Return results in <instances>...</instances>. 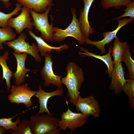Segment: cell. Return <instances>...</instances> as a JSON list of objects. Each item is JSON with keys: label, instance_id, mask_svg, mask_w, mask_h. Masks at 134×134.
Listing matches in <instances>:
<instances>
[{"label": "cell", "instance_id": "22", "mask_svg": "<svg viewBox=\"0 0 134 134\" xmlns=\"http://www.w3.org/2000/svg\"><path fill=\"white\" fill-rule=\"evenodd\" d=\"M122 60L127 67L129 78L134 79V61L131 57L130 46L125 50L122 57Z\"/></svg>", "mask_w": 134, "mask_h": 134}, {"label": "cell", "instance_id": "20", "mask_svg": "<svg viewBox=\"0 0 134 134\" xmlns=\"http://www.w3.org/2000/svg\"><path fill=\"white\" fill-rule=\"evenodd\" d=\"M8 56V52L7 51L5 52L2 55L0 56V65L2 70V79L5 80L8 92H9L11 86L10 81L13 75L12 72L9 69L6 62V60L9 59Z\"/></svg>", "mask_w": 134, "mask_h": 134}, {"label": "cell", "instance_id": "18", "mask_svg": "<svg viewBox=\"0 0 134 134\" xmlns=\"http://www.w3.org/2000/svg\"><path fill=\"white\" fill-rule=\"evenodd\" d=\"M80 50L84 52L79 51L78 53L81 56H89L93 57L99 59L102 61L106 65L107 68V74L110 78L112 71L114 67V64L111 56L112 46L109 47L108 53L104 55H100L90 52L86 49L83 47L80 48Z\"/></svg>", "mask_w": 134, "mask_h": 134}, {"label": "cell", "instance_id": "5", "mask_svg": "<svg viewBox=\"0 0 134 134\" xmlns=\"http://www.w3.org/2000/svg\"><path fill=\"white\" fill-rule=\"evenodd\" d=\"M65 99L67 110L61 115V120L59 121L58 127L61 130L65 131L68 129L72 132L76 129L81 127L85 124L90 115L72 111L69 109L67 101Z\"/></svg>", "mask_w": 134, "mask_h": 134}, {"label": "cell", "instance_id": "16", "mask_svg": "<svg viewBox=\"0 0 134 134\" xmlns=\"http://www.w3.org/2000/svg\"><path fill=\"white\" fill-rule=\"evenodd\" d=\"M30 35L35 40L37 45L39 52L41 55L44 56L47 53H51L53 52V50H55L57 52L65 49H67L68 47V46L66 44L62 45L58 47L51 46L47 44L41 37L37 36L30 30H27Z\"/></svg>", "mask_w": 134, "mask_h": 134}, {"label": "cell", "instance_id": "17", "mask_svg": "<svg viewBox=\"0 0 134 134\" xmlns=\"http://www.w3.org/2000/svg\"><path fill=\"white\" fill-rule=\"evenodd\" d=\"M17 1L23 7L40 13L44 12L48 7L53 5L52 0H17Z\"/></svg>", "mask_w": 134, "mask_h": 134}, {"label": "cell", "instance_id": "27", "mask_svg": "<svg viewBox=\"0 0 134 134\" xmlns=\"http://www.w3.org/2000/svg\"><path fill=\"white\" fill-rule=\"evenodd\" d=\"M13 117L0 119V126L3 127L6 131L9 130H16L21 121L20 118L18 117L15 122H12V120Z\"/></svg>", "mask_w": 134, "mask_h": 134}, {"label": "cell", "instance_id": "12", "mask_svg": "<svg viewBox=\"0 0 134 134\" xmlns=\"http://www.w3.org/2000/svg\"><path fill=\"white\" fill-rule=\"evenodd\" d=\"M110 78V89L113 91L115 94H120L126 80L125 78L124 69L121 62L114 65Z\"/></svg>", "mask_w": 134, "mask_h": 134}, {"label": "cell", "instance_id": "1", "mask_svg": "<svg viewBox=\"0 0 134 134\" xmlns=\"http://www.w3.org/2000/svg\"><path fill=\"white\" fill-rule=\"evenodd\" d=\"M66 70L67 75L62 78V81L67 88V95L70 102L75 106L84 82V72L80 67L72 62L67 64Z\"/></svg>", "mask_w": 134, "mask_h": 134}, {"label": "cell", "instance_id": "11", "mask_svg": "<svg viewBox=\"0 0 134 134\" xmlns=\"http://www.w3.org/2000/svg\"><path fill=\"white\" fill-rule=\"evenodd\" d=\"M21 13L15 18L12 17L7 22L8 27L14 28L16 32L20 34L25 28L32 30L34 24L31 22L32 18L30 17V9L23 7Z\"/></svg>", "mask_w": 134, "mask_h": 134}, {"label": "cell", "instance_id": "15", "mask_svg": "<svg viewBox=\"0 0 134 134\" xmlns=\"http://www.w3.org/2000/svg\"><path fill=\"white\" fill-rule=\"evenodd\" d=\"M11 52L14 56L17 64L16 70L13 74L15 79V84L20 85L24 83L26 74L31 71L30 69L26 68L25 67V61L28 54L25 53L18 54Z\"/></svg>", "mask_w": 134, "mask_h": 134}, {"label": "cell", "instance_id": "26", "mask_svg": "<svg viewBox=\"0 0 134 134\" xmlns=\"http://www.w3.org/2000/svg\"><path fill=\"white\" fill-rule=\"evenodd\" d=\"M11 134H33L30 128V120H22L15 130H10Z\"/></svg>", "mask_w": 134, "mask_h": 134}, {"label": "cell", "instance_id": "28", "mask_svg": "<svg viewBox=\"0 0 134 134\" xmlns=\"http://www.w3.org/2000/svg\"><path fill=\"white\" fill-rule=\"evenodd\" d=\"M126 8L122 11H125L123 14L114 18L113 20H117L126 17H129L130 18H134V1H132L126 6Z\"/></svg>", "mask_w": 134, "mask_h": 134}, {"label": "cell", "instance_id": "31", "mask_svg": "<svg viewBox=\"0 0 134 134\" xmlns=\"http://www.w3.org/2000/svg\"><path fill=\"white\" fill-rule=\"evenodd\" d=\"M132 0V1H134V0Z\"/></svg>", "mask_w": 134, "mask_h": 134}, {"label": "cell", "instance_id": "24", "mask_svg": "<svg viewBox=\"0 0 134 134\" xmlns=\"http://www.w3.org/2000/svg\"><path fill=\"white\" fill-rule=\"evenodd\" d=\"M16 6L14 9L9 13L6 14L0 11V27H8L7 22L9 19L13 15H18V12L21 10L22 5L20 3L18 2L16 3Z\"/></svg>", "mask_w": 134, "mask_h": 134}, {"label": "cell", "instance_id": "4", "mask_svg": "<svg viewBox=\"0 0 134 134\" xmlns=\"http://www.w3.org/2000/svg\"><path fill=\"white\" fill-rule=\"evenodd\" d=\"M51 7H48L42 13H38L32 9H30V13L33 21L34 26L40 32V37L44 40L48 42H53L54 40L53 27L52 24H49L48 19V14Z\"/></svg>", "mask_w": 134, "mask_h": 134}, {"label": "cell", "instance_id": "10", "mask_svg": "<svg viewBox=\"0 0 134 134\" xmlns=\"http://www.w3.org/2000/svg\"><path fill=\"white\" fill-rule=\"evenodd\" d=\"M118 22V25L117 27L112 31L105 32L103 33L104 38L101 40L97 41H93L89 38L85 39V43L87 44L95 45L100 50L102 54L106 52L105 47L106 44L108 45L109 43L116 36V34L121 28L124 26L133 21L134 19L130 18L121 19H120L117 20Z\"/></svg>", "mask_w": 134, "mask_h": 134}, {"label": "cell", "instance_id": "2", "mask_svg": "<svg viewBox=\"0 0 134 134\" xmlns=\"http://www.w3.org/2000/svg\"><path fill=\"white\" fill-rule=\"evenodd\" d=\"M60 119L52 114L34 115L30 118V128L33 134H59L58 127Z\"/></svg>", "mask_w": 134, "mask_h": 134}, {"label": "cell", "instance_id": "13", "mask_svg": "<svg viewBox=\"0 0 134 134\" xmlns=\"http://www.w3.org/2000/svg\"><path fill=\"white\" fill-rule=\"evenodd\" d=\"M63 94L62 88H58L54 91L48 92H45L41 86L39 85L38 90L36 91L35 95L38 99L40 105L39 109L37 115H39L44 112L49 115L52 114L47 108V103L49 99L54 96H63Z\"/></svg>", "mask_w": 134, "mask_h": 134}, {"label": "cell", "instance_id": "19", "mask_svg": "<svg viewBox=\"0 0 134 134\" xmlns=\"http://www.w3.org/2000/svg\"><path fill=\"white\" fill-rule=\"evenodd\" d=\"M111 55L113 58L114 65H116L122 61V57L126 49L129 46L127 42L120 41L119 37L116 36L113 43Z\"/></svg>", "mask_w": 134, "mask_h": 134}, {"label": "cell", "instance_id": "25", "mask_svg": "<svg viewBox=\"0 0 134 134\" xmlns=\"http://www.w3.org/2000/svg\"><path fill=\"white\" fill-rule=\"evenodd\" d=\"M132 1V0H100V3L104 9H108L112 7L118 9L122 6H126Z\"/></svg>", "mask_w": 134, "mask_h": 134}, {"label": "cell", "instance_id": "3", "mask_svg": "<svg viewBox=\"0 0 134 134\" xmlns=\"http://www.w3.org/2000/svg\"><path fill=\"white\" fill-rule=\"evenodd\" d=\"M73 18L71 23L65 29L62 30L58 28L53 27L54 40L58 42L63 41L68 36L73 37L77 40L81 45L85 43V38L80 27L79 21L77 19L76 10L74 8L71 9Z\"/></svg>", "mask_w": 134, "mask_h": 134}, {"label": "cell", "instance_id": "30", "mask_svg": "<svg viewBox=\"0 0 134 134\" xmlns=\"http://www.w3.org/2000/svg\"><path fill=\"white\" fill-rule=\"evenodd\" d=\"M6 131V130L3 127L0 126V134H4Z\"/></svg>", "mask_w": 134, "mask_h": 134}, {"label": "cell", "instance_id": "23", "mask_svg": "<svg viewBox=\"0 0 134 134\" xmlns=\"http://www.w3.org/2000/svg\"><path fill=\"white\" fill-rule=\"evenodd\" d=\"M16 34L11 28L8 27L0 28V49H3L2 43L7 41H11L15 39Z\"/></svg>", "mask_w": 134, "mask_h": 134}, {"label": "cell", "instance_id": "8", "mask_svg": "<svg viewBox=\"0 0 134 134\" xmlns=\"http://www.w3.org/2000/svg\"><path fill=\"white\" fill-rule=\"evenodd\" d=\"M75 106L77 111L84 115H91L95 118L100 115L101 110L99 103L92 95L84 98L79 95Z\"/></svg>", "mask_w": 134, "mask_h": 134}, {"label": "cell", "instance_id": "21", "mask_svg": "<svg viewBox=\"0 0 134 134\" xmlns=\"http://www.w3.org/2000/svg\"><path fill=\"white\" fill-rule=\"evenodd\" d=\"M128 97L129 104L131 109L134 108V79H126L122 90Z\"/></svg>", "mask_w": 134, "mask_h": 134}, {"label": "cell", "instance_id": "14", "mask_svg": "<svg viewBox=\"0 0 134 134\" xmlns=\"http://www.w3.org/2000/svg\"><path fill=\"white\" fill-rule=\"evenodd\" d=\"M84 2V9L81 10L78 20L81 30L85 39L89 38L90 35L95 32L94 29L90 26L88 20L90 8L94 0H83Z\"/></svg>", "mask_w": 134, "mask_h": 134}, {"label": "cell", "instance_id": "6", "mask_svg": "<svg viewBox=\"0 0 134 134\" xmlns=\"http://www.w3.org/2000/svg\"><path fill=\"white\" fill-rule=\"evenodd\" d=\"M10 93L8 96V100L11 103H23L25 107L29 108L33 105L32 97L35 96L36 91L32 90L27 84L12 85L9 90Z\"/></svg>", "mask_w": 134, "mask_h": 134}, {"label": "cell", "instance_id": "29", "mask_svg": "<svg viewBox=\"0 0 134 134\" xmlns=\"http://www.w3.org/2000/svg\"><path fill=\"white\" fill-rule=\"evenodd\" d=\"M0 1H2L4 7L6 8L9 7L11 4L10 0H0Z\"/></svg>", "mask_w": 134, "mask_h": 134}, {"label": "cell", "instance_id": "7", "mask_svg": "<svg viewBox=\"0 0 134 134\" xmlns=\"http://www.w3.org/2000/svg\"><path fill=\"white\" fill-rule=\"evenodd\" d=\"M27 38L26 34L22 33L18 38L8 42L6 41L3 43L12 48L14 50V53L18 54L25 53L32 56L37 62H40L41 58L39 54V52L37 45L35 43L30 45L25 40Z\"/></svg>", "mask_w": 134, "mask_h": 134}, {"label": "cell", "instance_id": "9", "mask_svg": "<svg viewBox=\"0 0 134 134\" xmlns=\"http://www.w3.org/2000/svg\"><path fill=\"white\" fill-rule=\"evenodd\" d=\"M45 58L44 66L41 69V76L44 80V85L48 86L52 84L58 87L62 88V76L54 74L53 69L52 56L51 53H47L44 56Z\"/></svg>", "mask_w": 134, "mask_h": 134}]
</instances>
